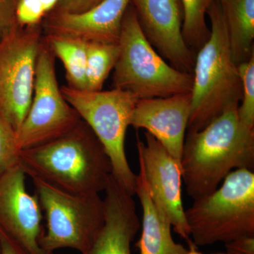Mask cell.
<instances>
[{
    "label": "cell",
    "mask_w": 254,
    "mask_h": 254,
    "mask_svg": "<svg viewBox=\"0 0 254 254\" xmlns=\"http://www.w3.org/2000/svg\"></svg>",
    "instance_id": "obj_30"
},
{
    "label": "cell",
    "mask_w": 254,
    "mask_h": 254,
    "mask_svg": "<svg viewBox=\"0 0 254 254\" xmlns=\"http://www.w3.org/2000/svg\"><path fill=\"white\" fill-rule=\"evenodd\" d=\"M32 180L47 219V231L40 242L42 248L53 254L66 248L84 254L104 224V200L99 194H72L41 180Z\"/></svg>",
    "instance_id": "obj_7"
},
{
    "label": "cell",
    "mask_w": 254,
    "mask_h": 254,
    "mask_svg": "<svg viewBox=\"0 0 254 254\" xmlns=\"http://www.w3.org/2000/svg\"><path fill=\"white\" fill-rule=\"evenodd\" d=\"M16 132L0 112V177L19 165Z\"/></svg>",
    "instance_id": "obj_22"
},
{
    "label": "cell",
    "mask_w": 254,
    "mask_h": 254,
    "mask_svg": "<svg viewBox=\"0 0 254 254\" xmlns=\"http://www.w3.org/2000/svg\"><path fill=\"white\" fill-rule=\"evenodd\" d=\"M207 15L210 36L195 53L190 114L187 130L199 131L224 112L239 107L242 81L232 59L226 23L220 5L213 0Z\"/></svg>",
    "instance_id": "obj_3"
},
{
    "label": "cell",
    "mask_w": 254,
    "mask_h": 254,
    "mask_svg": "<svg viewBox=\"0 0 254 254\" xmlns=\"http://www.w3.org/2000/svg\"><path fill=\"white\" fill-rule=\"evenodd\" d=\"M105 193L104 224L93 245L83 254H131V242L141 227L133 195L113 175Z\"/></svg>",
    "instance_id": "obj_15"
},
{
    "label": "cell",
    "mask_w": 254,
    "mask_h": 254,
    "mask_svg": "<svg viewBox=\"0 0 254 254\" xmlns=\"http://www.w3.org/2000/svg\"><path fill=\"white\" fill-rule=\"evenodd\" d=\"M138 163L135 194L143 213L141 237L136 244L140 254H187L188 250L174 241L171 223L150 194L143 165Z\"/></svg>",
    "instance_id": "obj_16"
},
{
    "label": "cell",
    "mask_w": 254,
    "mask_h": 254,
    "mask_svg": "<svg viewBox=\"0 0 254 254\" xmlns=\"http://www.w3.org/2000/svg\"><path fill=\"white\" fill-rule=\"evenodd\" d=\"M39 1L43 5L46 14H48L55 9L60 0H39Z\"/></svg>",
    "instance_id": "obj_28"
},
{
    "label": "cell",
    "mask_w": 254,
    "mask_h": 254,
    "mask_svg": "<svg viewBox=\"0 0 254 254\" xmlns=\"http://www.w3.org/2000/svg\"><path fill=\"white\" fill-rule=\"evenodd\" d=\"M0 254H28L22 247L0 230Z\"/></svg>",
    "instance_id": "obj_27"
},
{
    "label": "cell",
    "mask_w": 254,
    "mask_h": 254,
    "mask_svg": "<svg viewBox=\"0 0 254 254\" xmlns=\"http://www.w3.org/2000/svg\"><path fill=\"white\" fill-rule=\"evenodd\" d=\"M131 0H104L81 13H49L46 35L66 37L86 43H119L124 16Z\"/></svg>",
    "instance_id": "obj_13"
},
{
    "label": "cell",
    "mask_w": 254,
    "mask_h": 254,
    "mask_svg": "<svg viewBox=\"0 0 254 254\" xmlns=\"http://www.w3.org/2000/svg\"><path fill=\"white\" fill-rule=\"evenodd\" d=\"M190 114V93L139 100L130 126L143 128L160 142L181 165Z\"/></svg>",
    "instance_id": "obj_14"
},
{
    "label": "cell",
    "mask_w": 254,
    "mask_h": 254,
    "mask_svg": "<svg viewBox=\"0 0 254 254\" xmlns=\"http://www.w3.org/2000/svg\"><path fill=\"white\" fill-rule=\"evenodd\" d=\"M187 242H188L189 245H190V250L187 251V254H203L197 250V246L195 245L191 240H190L187 241Z\"/></svg>",
    "instance_id": "obj_29"
},
{
    "label": "cell",
    "mask_w": 254,
    "mask_h": 254,
    "mask_svg": "<svg viewBox=\"0 0 254 254\" xmlns=\"http://www.w3.org/2000/svg\"><path fill=\"white\" fill-rule=\"evenodd\" d=\"M15 14L18 24L26 27L40 25L47 14L39 0H17Z\"/></svg>",
    "instance_id": "obj_23"
},
{
    "label": "cell",
    "mask_w": 254,
    "mask_h": 254,
    "mask_svg": "<svg viewBox=\"0 0 254 254\" xmlns=\"http://www.w3.org/2000/svg\"><path fill=\"white\" fill-rule=\"evenodd\" d=\"M119 46L114 88L128 92L138 100L191 91L193 74L174 68L158 54L142 32L131 4L124 16Z\"/></svg>",
    "instance_id": "obj_4"
},
{
    "label": "cell",
    "mask_w": 254,
    "mask_h": 254,
    "mask_svg": "<svg viewBox=\"0 0 254 254\" xmlns=\"http://www.w3.org/2000/svg\"><path fill=\"white\" fill-rule=\"evenodd\" d=\"M180 1L184 11L182 35L187 46L196 53L210 36L205 16L213 0Z\"/></svg>",
    "instance_id": "obj_20"
},
{
    "label": "cell",
    "mask_w": 254,
    "mask_h": 254,
    "mask_svg": "<svg viewBox=\"0 0 254 254\" xmlns=\"http://www.w3.org/2000/svg\"><path fill=\"white\" fill-rule=\"evenodd\" d=\"M43 38L40 25H18L0 41V112L16 133L33 99L37 58Z\"/></svg>",
    "instance_id": "obj_9"
},
{
    "label": "cell",
    "mask_w": 254,
    "mask_h": 254,
    "mask_svg": "<svg viewBox=\"0 0 254 254\" xmlns=\"http://www.w3.org/2000/svg\"><path fill=\"white\" fill-rule=\"evenodd\" d=\"M237 109L227 110L199 131L187 130L181 168L193 199L213 193L234 170H254V129L241 123Z\"/></svg>",
    "instance_id": "obj_2"
},
{
    "label": "cell",
    "mask_w": 254,
    "mask_h": 254,
    "mask_svg": "<svg viewBox=\"0 0 254 254\" xmlns=\"http://www.w3.org/2000/svg\"><path fill=\"white\" fill-rule=\"evenodd\" d=\"M120 54L119 43H87L86 89L102 91Z\"/></svg>",
    "instance_id": "obj_19"
},
{
    "label": "cell",
    "mask_w": 254,
    "mask_h": 254,
    "mask_svg": "<svg viewBox=\"0 0 254 254\" xmlns=\"http://www.w3.org/2000/svg\"><path fill=\"white\" fill-rule=\"evenodd\" d=\"M242 81V96L237 109L239 120L254 129V53L247 61L237 65Z\"/></svg>",
    "instance_id": "obj_21"
},
{
    "label": "cell",
    "mask_w": 254,
    "mask_h": 254,
    "mask_svg": "<svg viewBox=\"0 0 254 254\" xmlns=\"http://www.w3.org/2000/svg\"><path fill=\"white\" fill-rule=\"evenodd\" d=\"M43 40L63 63L68 86L86 89L87 43L56 35H45Z\"/></svg>",
    "instance_id": "obj_18"
},
{
    "label": "cell",
    "mask_w": 254,
    "mask_h": 254,
    "mask_svg": "<svg viewBox=\"0 0 254 254\" xmlns=\"http://www.w3.org/2000/svg\"><path fill=\"white\" fill-rule=\"evenodd\" d=\"M65 100L88 125L111 161L113 176L127 191L135 194L136 175L125 152V136L138 100L128 92L113 89L90 91L61 87Z\"/></svg>",
    "instance_id": "obj_6"
},
{
    "label": "cell",
    "mask_w": 254,
    "mask_h": 254,
    "mask_svg": "<svg viewBox=\"0 0 254 254\" xmlns=\"http://www.w3.org/2000/svg\"><path fill=\"white\" fill-rule=\"evenodd\" d=\"M145 141L137 137L138 162L143 165L150 194L168 218L175 232L190 240L182 200L181 165L154 137L144 132Z\"/></svg>",
    "instance_id": "obj_10"
},
{
    "label": "cell",
    "mask_w": 254,
    "mask_h": 254,
    "mask_svg": "<svg viewBox=\"0 0 254 254\" xmlns=\"http://www.w3.org/2000/svg\"><path fill=\"white\" fill-rule=\"evenodd\" d=\"M225 246L226 254H254V235L238 237Z\"/></svg>",
    "instance_id": "obj_26"
},
{
    "label": "cell",
    "mask_w": 254,
    "mask_h": 254,
    "mask_svg": "<svg viewBox=\"0 0 254 254\" xmlns=\"http://www.w3.org/2000/svg\"><path fill=\"white\" fill-rule=\"evenodd\" d=\"M185 216L196 246L254 235V173L248 169L229 173L221 187L195 199Z\"/></svg>",
    "instance_id": "obj_5"
},
{
    "label": "cell",
    "mask_w": 254,
    "mask_h": 254,
    "mask_svg": "<svg viewBox=\"0 0 254 254\" xmlns=\"http://www.w3.org/2000/svg\"><path fill=\"white\" fill-rule=\"evenodd\" d=\"M26 175L19 166L0 177V230L28 254H54L42 248L41 206L26 190Z\"/></svg>",
    "instance_id": "obj_12"
},
{
    "label": "cell",
    "mask_w": 254,
    "mask_h": 254,
    "mask_svg": "<svg viewBox=\"0 0 254 254\" xmlns=\"http://www.w3.org/2000/svg\"><path fill=\"white\" fill-rule=\"evenodd\" d=\"M226 23L232 59L237 65L254 53V0H216Z\"/></svg>",
    "instance_id": "obj_17"
},
{
    "label": "cell",
    "mask_w": 254,
    "mask_h": 254,
    "mask_svg": "<svg viewBox=\"0 0 254 254\" xmlns=\"http://www.w3.org/2000/svg\"><path fill=\"white\" fill-rule=\"evenodd\" d=\"M104 0H60L53 11L81 13L94 7Z\"/></svg>",
    "instance_id": "obj_25"
},
{
    "label": "cell",
    "mask_w": 254,
    "mask_h": 254,
    "mask_svg": "<svg viewBox=\"0 0 254 254\" xmlns=\"http://www.w3.org/2000/svg\"><path fill=\"white\" fill-rule=\"evenodd\" d=\"M55 58L43 38L37 58L33 99L27 115L16 133L21 150L56 139L81 121L60 88Z\"/></svg>",
    "instance_id": "obj_8"
},
{
    "label": "cell",
    "mask_w": 254,
    "mask_h": 254,
    "mask_svg": "<svg viewBox=\"0 0 254 254\" xmlns=\"http://www.w3.org/2000/svg\"><path fill=\"white\" fill-rule=\"evenodd\" d=\"M19 166L32 179L75 195L100 194L113 175L106 150L82 120L59 138L21 150Z\"/></svg>",
    "instance_id": "obj_1"
},
{
    "label": "cell",
    "mask_w": 254,
    "mask_h": 254,
    "mask_svg": "<svg viewBox=\"0 0 254 254\" xmlns=\"http://www.w3.org/2000/svg\"><path fill=\"white\" fill-rule=\"evenodd\" d=\"M17 0H0V41L16 26V5Z\"/></svg>",
    "instance_id": "obj_24"
},
{
    "label": "cell",
    "mask_w": 254,
    "mask_h": 254,
    "mask_svg": "<svg viewBox=\"0 0 254 254\" xmlns=\"http://www.w3.org/2000/svg\"><path fill=\"white\" fill-rule=\"evenodd\" d=\"M142 32L159 55L174 68L193 73L195 53L182 35L180 0H131Z\"/></svg>",
    "instance_id": "obj_11"
}]
</instances>
